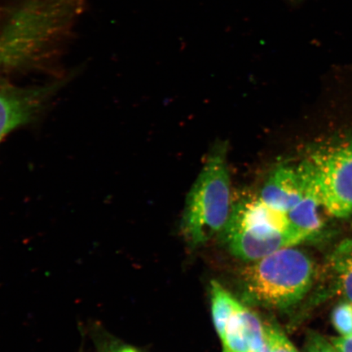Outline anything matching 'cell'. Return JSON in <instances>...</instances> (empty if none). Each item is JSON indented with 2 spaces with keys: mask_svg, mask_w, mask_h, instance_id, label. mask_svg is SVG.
<instances>
[{
  "mask_svg": "<svg viewBox=\"0 0 352 352\" xmlns=\"http://www.w3.org/2000/svg\"><path fill=\"white\" fill-rule=\"evenodd\" d=\"M227 145L219 144L210 153L189 191L182 230L189 245L197 248L221 235L233 208Z\"/></svg>",
  "mask_w": 352,
  "mask_h": 352,
  "instance_id": "3957f363",
  "label": "cell"
},
{
  "mask_svg": "<svg viewBox=\"0 0 352 352\" xmlns=\"http://www.w3.org/2000/svg\"><path fill=\"white\" fill-rule=\"evenodd\" d=\"M223 352H232L230 349H226V347H223Z\"/></svg>",
  "mask_w": 352,
  "mask_h": 352,
  "instance_id": "ac0fdd59",
  "label": "cell"
},
{
  "mask_svg": "<svg viewBox=\"0 0 352 352\" xmlns=\"http://www.w3.org/2000/svg\"><path fill=\"white\" fill-rule=\"evenodd\" d=\"M244 307L242 305L231 316L222 340L223 347L232 352H248V333L243 316Z\"/></svg>",
  "mask_w": 352,
  "mask_h": 352,
  "instance_id": "7c38bea8",
  "label": "cell"
},
{
  "mask_svg": "<svg viewBox=\"0 0 352 352\" xmlns=\"http://www.w3.org/2000/svg\"><path fill=\"white\" fill-rule=\"evenodd\" d=\"M245 300L268 309L285 310L305 298L314 284L315 266L296 246L250 262L239 274Z\"/></svg>",
  "mask_w": 352,
  "mask_h": 352,
  "instance_id": "7a4b0ae2",
  "label": "cell"
},
{
  "mask_svg": "<svg viewBox=\"0 0 352 352\" xmlns=\"http://www.w3.org/2000/svg\"><path fill=\"white\" fill-rule=\"evenodd\" d=\"M332 322L340 337L352 336V302L346 300L334 307Z\"/></svg>",
  "mask_w": 352,
  "mask_h": 352,
  "instance_id": "9a60e30c",
  "label": "cell"
},
{
  "mask_svg": "<svg viewBox=\"0 0 352 352\" xmlns=\"http://www.w3.org/2000/svg\"><path fill=\"white\" fill-rule=\"evenodd\" d=\"M87 333L96 352H143L114 336L100 323H92Z\"/></svg>",
  "mask_w": 352,
  "mask_h": 352,
  "instance_id": "8fae6325",
  "label": "cell"
},
{
  "mask_svg": "<svg viewBox=\"0 0 352 352\" xmlns=\"http://www.w3.org/2000/svg\"><path fill=\"white\" fill-rule=\"evenodd\" d=\"M320 209L322 208L318 201L307 193L296 208L287 213L289 223L294 230L302 233L307 240L314 239L320 234L323 226L320 215Z\"/></svg>",
  "mask_w": 352,
  "mask_h": 352,
  "instance_id": "9c48e42d",
  "label": "cell"
},
{
  "mask_svg": "<svg viewBox=\"0 0 352 352\" xmlns=\"http://www.w3.org/2000/svg\"><path fill=\"white\" fill-rule=\"evenodd\" d=\"M331 342L338 352H352V336L333 338Z\"/></svg>",
  "mask_w": 352,
  "mask_h": 352,
  "instance_id": "e0dca14e",
  "label": "cell"
},
{
  "mask_svg": "<svg viewBox=\"0 0 352 352\" xmlns=\"http://www.w3.org/2000/svg\"><path fill=\"white\" fill-rule=\"evenodd\" d=\"M296 166L307 192L325 212L352 214V142L312 153Z\"/></svg>",
  "mask_w": 352,
  "mask_h": 352,
  "instance_id": "5b68a950",
  "label": "cell"
},
{
  "mask_svg": "<svg viewBox=\"0 0 352 352\" xmlns=\"http://www.w3.org/2000/svg\"><path fill=\"white\" fill-rule=\"evenodd\" d=\"M305 352H338L332 342H329L320 334L311 333L308 336Z\"/></svg>",
  "mask_w": 352,
  "mask_h": 352,
  "instance_id": "2e32d148",
  "label": "cell"
},
{
  "mask_svg": "<svg viewBox=\"0 0 352 352\" xmlns=\"http://www.w3.org/2000/svg\"><path fill=\"white\" fill-rule=\"evenodd\" d=\"M263 325L270 352H298L278 325L274 323Z\"/></svg>",
  "mask_w": 352,
  "mask_h": 352,
  "instance_id": "5bb4252c",
  "label": "cell"
},
{
  "mask_svg": "<svg viewBox=\"0 0 352 352\" xmlns=\"http://www.w3.org/2000/svg\"><path fill=\"white\" fill-rule=\"evenodd\" d=\"M306 195L297 166L283 164L272 171L258 197L271 208L288 213Z\"/></svg>",
  "mask_w": 352,
  "mask_h": 352,
  "instance_id": "52a82bcc",
  "label": "cell"
},
{
  "mask_svg": "<svg viewBox=\"0 0 352 352\" xmlns=\"http://www.w3.org/2000/svg\"><path fill=\"white\" fill-rule=\"evenodd\" d=\"M243 316L248 333V352H270L264 325L258 316L248 307H244Z\"/></svg>",
  "mask_w": 352,
  "mask_h": 352,
  "instance_id": "4fadbf2b",
  "label": "cell"
},
{
  "mask_svg": "<svg viewBox=\"0 0 352 352\" xmlns=\"http://www.w3.org/2000/svg\"><path fill=\"white\" fill-rule=\"evenodd\" d=\"M329 267L338 293L352 302V239L342 241L333 250Z\"/></svg>",
  "mask_w": 352,
  "mask_h": 352,
  "instance_id": "ba28073f",
  "label": "cell"
},
{
  "mask_svg": "<svg viewBox=\"0 0 352 352\" xmlns=\"http://www.w3.org/2000/svg\"><path fill=\"white\" fill-rule=\"evenodd\" d=\"M221 235L233 255L250 263L307 241L285 213L261 201L233 210Z\"/></svg>",
  "mask_w": 352,
  "mask_h": 352,
  "instance_id": "277c9868",
  "label": "cell"
},
{
  "mask_svg": "<svg viewBox=\"0 0 352 352\" xmlns=\"http://www.w3.org/2000/svg\"><path fill=\"white\" fill-rule=\"evenodd\" d=\"M58 85L20 87L0 79V140L32 122Z\"/></svg>",
  "mask_w": 352,
  "mask_h": 352,
  "instance_id": "8992f818",
  "label": "cell"
},
{
  "mask_svg": "<svg viewBox=\"0 0 352 352\" xmlns=\"http://www.w3.org/2000/svg\"><path fill=\"white\" fill-rule=\"evenodd\" d=\"M86 0H14L0 26V67L25 69L54 56L72 37Z\"/></svg>",
  "mask_w": 352,
  "mask_h": 352,
  "instance_id": "6da1fadb",
  "label": "cell"
},
{
  "mask_svg": "<svg viewBox=\"0 0 352 352\" xmlns=\"http://www.w3.org/2000/svg\"><path fill=\"white\" fill-rule=\"evenodd\" d=\"M210 300L214 328L222 341L228 320L242 305L217 280L210 285Z\"/></svg>",
  "mask_w": 352,
  "mask_h": 352,
  "instance_id": "30bf717a",
  "label": "cell"
}]
</instances>
